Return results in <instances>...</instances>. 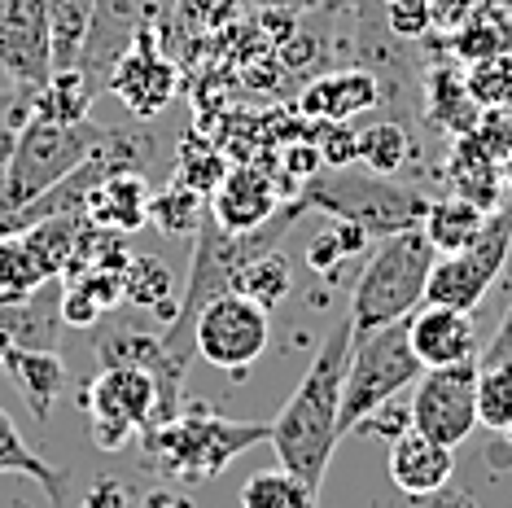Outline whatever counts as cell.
<instances>
[{"label":"cell","instance_id":"obj_1","mask_svg":"<svg viewBox=\"0 0 512 508\" xmlns=\"http://www.w3.org/2000/svg\"><path fill=\"white\" fill-rule=\"evenodd\" d=\"M351 346H355V325H351V316H342L329 329V338L320 342L316 360L307 364L298 390L276 412L272 434H267L281 469L298 473L316 495L324 491V473H329V460L337 452V443H342V434H337V408H342V381H346Z\"/></svg>","mask_w":512,"mask_h":508},{"label":"cell","instance_id":"obj_2","mask_svg":"<svg viewBox=\"0 0 512 508\" xmlns=\"http://www.w3.org/2000/svg\"><path fill=\"white\" fill-rule=\"evenodd\" d=\"M272 421H232L206 403H189L180 412L149 421L141 430V452L158 478L171 482H211L250 447L267 443Z\"/></svg>","mask_w":512,"mask_h":508},{"label":"cell","instance_id":"obj_3","mask_svg":"<svg viewBox=\"0 0 512 508\" xmlns=\"http://www.w3.org/2000/svg\"><path fill=\"white\" fill-rule=\"evenodd\" d=\"M434 259H438V250L429 246V237L421 228L381 237L351 290V311H346V316H351V325H355V338L412 316V311L425 303V285H429V272H434Z\"/></svg>","mask_w":512,"mask_h":508},{"label":"cell","instance_id":"obj_4","mask_svg":"<svg viewBox=\"0 0 512 508\" xmlns=\"http://www.w3.org/2000/svg\"><path fill=\"white\" fill-rule=\"evenodd\" d=\"M101 132L106 127L97 123H53L27 114V123L14 136V149H9L5 180H0V219L27 211L31 202H40L49 189H57L92 154Z\"/></svg>","mask_w":512,"mask_h":508},{"label":"cell","instance_id":"obj_5","mask_svg":"<svg viewBox=\"0 0 512 508\" xmlns=\"http://www.w3.org/2000/svg\"><path fill=\"white\" fill-rule=\"evenodd\" d=\"M307 202V211H324L329 219H351L368 237H390V233H407V228H421L429 198L407 184H394L390 176L377 171H346V167H329L320 176H311L298 193Z\"/></svg>","mask_w":512,"mask_h":508},{"label":"cell","instance_id":"obj_6","mask_svg":"<svg viewBox=\"0 0 512 508\" xmlns=\"http://www.w3.org/2000/svg\"><path fill=\"white\" fill-rule=\"evenodd\" d=\"M425 364L416 360L412 338H407V320H394L386 329H372L355 338L351 360H346V381H342V408H337V434H355L368 412L381 403L399 399L403 390L416 386Z\"/></svg>","mask_w":512,"mask_h":508},{"label":"cell","instance_id":"obj_7","mask_svg":"<svg viewBox=\"0 0 512 508\" xmlns=\"http://www.w3.org/2000/svg\"><path fill=\"white\" fill-rule=\"evenodd\" d=\"M508 254H512V206H499V211L486 215V228L477 233L473 246L434 259V272H429V285H425V303L473 311L499 281Z\"/></svg>","mask_w":512,"mask_h":508},{"label":"cell","instance_id":"obj_8","mask_svg":"<svg viewBox=\"0 0 512 508\" xmlns=\"http://www.w3.org/2000/svg\"><path fill=\"white\" fill-rule=\"evenodd\" d=\"M84 412L92 425V443L101 452H119L127 438L162 417L158 381L141 364H106L84 390Z\"/></svg>","mask_w":512,"mask_h":508},{"label":"cell","instance_id":"obj_9","mask_svg":"<svg viewBox=\"0 0 512 508\" xmlns=\"http://www.w3.org/2000/svg\"><path fill=\"white\" fill-rule=\"evenodd\" d=\"M267 342H272L267 307H259L254 298L232 290V285L219 290L193 320V351L219 373L241 377L267 351Z\"/></svg>","mask_w":512,"mask_h":508},{"label":"cell","instance_id":"obj_10","mask_svg":"<svg viewBox=\"0 0 512 508\" xmlns=\"http://www.w3.org/2000/svg\"><path fill=\"white\" fill-rule=\"evenodd\" d=\"M407 403H412V430L456 452L477 430V360L425 368Z\"/></svg>","mask_w":512,"mask_h":508},{"label":"cell","instance_id":"obj_11","mask_svg":"<svg viewBox=\"0 0 512 508\" xmlns=\"http://www.w3.org/2000/svg\"><path fill=\"white\" fill-rule=\"evenodd\" d=\"M0 71L22 92H36L53 75L49 0H0Z\"/></svg>","mask_w":512,"mask_h":508},{"label":"cell","instance_id":"obj_12","mask_svg":"<svg viewBox=\"0 0 512 508\" xmlns=\"http://www.w3.org/2000/svg\"><path fill=\"white\" fill-rule=\"evenodd\" d=\"M106 88L123 101L132 119H154V114H162L171 106V97H176V62H167L162 49L154 44V36L141 27L132 36V44L114 57Z\"/></svg>","mask_w":512,"mask_h":508},{"label":"cell","instance_id":"obj_13","mask_svg":"<svg viewBox=\"0 0 512 508\" xmlns=\"http://www.w3.org/2000/svg\"><path fill=\"white\" fill-rule=\"evenodd\" d=\"M289 189H281L267 171L259 167H228V176L215 184L211 202H206V211L224 233L241 237V233H254V228H263L267 219L281 211V198Z\"/></svg>","mask_w":512,"mask_h":508},{"label":"cell","instance_id":"obj_14","mask_svg":"<svg viewBox=\"0 0 512 508\" xmlns=\"http://www.w3.org/2000/svg\"><path fill=\"white\" fill-rule=\"evenodd\" d=\"M407 338H412V351H416V360H421L425 368L477 360V325H473V311L421 303V307L412 311V316H407Z\"/></svg>","mask_w":512,"mask_h":508},{"label":"cell","instance_id":"obj_15","mask_svg":"<svg viewBox=\"0 0 512 508\" xmlns=\"http://www.w3.org/2000/svg\"><path fill=\"white\" fill-rule=\"evenodd\" d=\"M386 469L407 500H434L438 491H447L451 473H456V452L425 438L421 430H403L399 438H390Z\"/></svg>","mask_w":512,"mask_h":508},{"label":"cell","instance_id":"obj_16","mask_svg":"<svg viewBox=\"0 0 512 508\" xmlns=\"http://www.w3.org/2000/svg\"><path fill=\"white\" fill-rule=\"evenodd\" d=\"M381 106V84L372 71H333L311 79L307 92H302L298 110L307 114L311 123H351L359 114Z\"/></svg>","mask_w":512,"mask_h":508},{"label":"cell","instance_id":"obj_17","mask_svg":"<svg viewBox=\"0 0 512 508\" xmlns=\"http://www.w3.org/2000/svg\"><path fill=\"white\" fill-rule=\"evenodd\" d=\"M149 198L154 193H149L141 171H114L97 189H88L79 215L97 228H110V233H136L149 224Z\"/></svg>","mask_w":512,"mask_h":508},{"label":"cell","instance_id":"obj_18","mask_svg":"<svg viewBox=\"0 0 512 508\" xmlns=\"http://www.w3.org/2000/svg\"><path fill=\"white\" fill-rule=\"evenodd\" d=\"M447 184L451 193L473 206H482V211H499V184H504V167H499V158L477 141L473 132L456 136V145H451V163H447Z\"/></svg>","mask_w":512,"mask_h":508},{"label":"cell","instance_id":"obj_19","mask_svg":"<svg viewBox=\"0 0 512 508\" xmlns=\"http://www.w3.org/2000/svg\"><path fill=\"white\" fill-rule=\"evenodd\" d=\"M0 368L14 377V386L22 390L27 408L36 412V421H49L53 403L62 399V390H66V368H62V360H57V351H40V346H9V355H5V364Z\"/></svg>","mask_w":512,"mask_h":508},{"label":"cell","instance_id":"obj_20","mask_svg":"<svg viewBox=\"0 0 512 508\" xmlns=\"http://www.w3.org/2000/svg\"><path fill=\"white\" fill-rule=\"evenodd\" d=\"M442 36H447V49L456 62L473 66V62H486V57L512 53V18L504 0H482L460 27L442 31Z\"/></svg>","mask_w":512,"mask_h":508},{"label":"cell","instance_id":"obj_21","mask_svg":"<svg viewBox=\"0 0 512 508\" xmlns=\"http://www.w3.org/2000/svg\"><path fill=\"white\" fill-rule=\"evenodd\" d=\"M425 110H429V119H434L442 132H451V136L473 132L477 119H482V106L473 101L464 75L456 71V66H447V62L434 66V71L425 75Z\"/></svg>","mask_w":512,"mask_h":508},{"label":"cell","instance_id":"obj_22","mask_svg":"<svg viewBox=\"0 0 512 508\" xmlns=\"http://www.w3.org/2000/svg\"><path fill=\"white\" fill-rule=\"evenodd\" d=\"M0 473H18V478H31L44 495H49V504H57V508L71 504V500H66V473L53 469L49 460H44L36 447L22 438V430L14 425V417H9L5 408H0Z\"/></svg>","mask_w":512,"mask_h":508},{"label":"cell","instance_id":"obj_23","mask_svg":"<svg viewBox=\"0 0 512 508\" xmlns=\"http://www.w3.org/2000/svg\"><path fill=\"white\" fill-rule=\"evenodd\" d=\"M486 215L491 211H482V206H473V202L456 198V193H447V198L425 206L421 233L429 237V246H434L438 254H456V250H464V246H473L477 241V233L486 228Z\"/></svg>","mask_w":512,"mask_h":508},{"label":"cell","instance_id":"obj_24","mask_svg":"<svg viewBox=\"0 0 512 508\" xmlns=\"http://www.w3.org/2000/svg\"><path fill=\"white\" fill-rule=\"evenodd\" d=\"M92 97H97V84L84 75V66L53 71L49 84L31 92V114L36 119H53V123H88Z\"/></svg>","mask_w":512,"mask_h":508},{"label":"cell","instance_id":"obj_25","mask_svg":"<svg viewBox=\"0 0 512 508\" xmlns=\"http://www.w3.org/2000/svg\"><path fill=\"white\" fill-rule=\"evenodd\" d=\"M92 18H97V0H49L53 22V71H71L84 62Z\"/></svg>","mask_w":512,"mask_h":508},{"label":"cell","instance_id":"obj_26","mask_svg":"<svg viewBox=\"0 0 512 508\" xmlns=\"http://www.w3.org/2000/svg\"><path fill=\"white\" fill-rule=\"evenodd\" d=\"M355 149H359V163L368 171L394 176L412 158V136H407V127L399 119H377L368 127H355Z\"/></svg>","mask_w":512,"mask_h":508},{"label":"cell","instance_id":"obj_27","mask_svg":"<svg viewBox=\"0 0 512 508\" xmlns=\"http://www.w3.org/2000/svg\"><path fill=\"white\" fill-rule=\"evenodd\" d=\"M241 508H320V495L289 469H263L246 478Z\"/></svg>","mask_w":512,"mask_h":508},{"label":"cell","instance_id":"obj_28","mask_svg":"<svg viewBox=\"0 0 512 508\" xmlns=\"http://www.w3.org/2000/svg\"><path fill=\"white\" fill-rule=\"evenodd\" d=\"M289 259H285V250H267L259 254V259H250L246 268H241L237 276H232V290H241L246 298H254L259 307H281L285 303V294H289Z\"/></svg>","mask_w":512,"mask_h":508},{"label":"cell","instance_id":"obj_29","mask_svg":"<svg viewBox=\"0 0 512 508\" xmlns=\"http://www.w3.org/2000/svg\"><path fill=\"white\" fill-rule=\"evenodd\" d=\"M202 219H206V198L180 180L149 198V224H158L167 237H189V233L197 237Z\"/></svg>","mask_w":512,"mask_h":508},{"label":"cell","instance_id":"obj_30","mask_svg":"<svg viewBox=\"0 0 512 508\" xmlns=\"http://www.w3.org/2000/svg\"><path fill=\"white\" fill-rule=\"evenodd\" d=\"M477 425L491 434H512V364L477 360Z\"/></svg>","mask_w":512,"mask_h":508},{"label":"cell","instance_id":"obj_31","mask_svg":"<svg viewBox=\"0 0 512 508\" xmlns=\"http://www.w3.org/2000/svg\"><path fill=\"white\" fill-rule=\"evenodd\" d=\"M97 355H101V368L106 364H141V368L154 373L158 355H162V338L141 333L132 325H110V329L97 333Z\"/></svg>","mask_w":512,"mask_h":508},{"label":"cell","instance_id":"obj_32","mask_svg":"<svg viewBox=\"0 0 512 508\" xmlns=\"http://www.w3.org/2000/svg\"><path fill=\"white\" fill-rule=\"evenodd\" d=\"M127 294L136 298L141 307H154L158 316H171V294H176V281H171L167 263L154 259V254H141L127 263Z\"/></svg>","mask_w":512,"mask_h":508},{"label":"cell","instance_id":"obj_33","mask_svg":"<svg viewBox=\"0 0 512 508\" xmlns=\"http://www.w3.org/2000/svg\"><path fill=\"white\" fill-rule=\"evenodd\" d=\"M464 84H469L473 101L482 110H508L512 106V53L473 62L469 75H464Z\"/></svg>","mask_w":512,"mask_h":508},{"label":"cell","instance_id":"obj_34","mask_svg":"<svg viewBox=\"0 0 512 508\" xmlns=\"http://www.w3.org/2000/svg\"><path fill=\"white\" fill-rule=\"evenodd\" d=\"M228 176V163L215 154V149H189V154H180V167H176V180L197 189L202 198H211L215 184Z\"/></svg>","mask_w":512,"mask_h":508},{"label":"cell","instance_id":"obj_35","mask_svg":"<svg viewBox=\"0 0 512 508\" xmlns=\"http://www.w3.org/2000/svg\"><path fill=\"white\" fill-rule=\"evenodd\" d=\"M386 27L394 40H425L434 31V9H429V0H390Z\"/></svg>","mask_w":512,"mask_h":508},{"label":"cell","instance_id":"obj_36","mask_svg":"<svg viewBox=\"0 0 512 508\" xmlns=\"http://www.w3.org/2000/svg\"><path fill=\"white\" fill-rule=\"evenodd\" d=\"M311 141H316L324 167H351L359 163V149H355V127L351 123H316L311 127Z\"/></svg>","mask_w":512,"mask_h":508},{"label":"cell","instance_id":"obj_37","mask_svg":"<svg viewBox=\"0 0 512 508\" xmlns=\"http://www.w3.org/2000/svg\"><path fill=\"white\" fill-rule=\"evenodd\" d=\"M27 114H31V92L0 88V180H5L9 149H14V136H18V127L27 123Z\"/></svg>","mask_w":512,"mask_h":508},{"label":"cell","instance_id":"obj_38","mask_svg":"<svg viewBox=\"0 0 512 508\" xmlns=\"http://www.w3.org/2000/svg\"><path fill=\"white\" fill-rule=\"evenodd\" d=\"M71 508H141V495L119 478H97Z\"/></svg>","mask_w":512,"mask_h":508},{"label":"cell","instance_id":"obj_39","mask_svg":"<svg viewBox=\"0 0 512 508\" xmlns=\"http://www.w3.org/2000/svg\"><path fill=\"white\" fill-rule=\"evenodd\" d=\"M403 430H412V403H399V399H390V403H381L377 412H368V417L359 421V430H355V434H381V438H399Z\"/></svg>","mask_w":512,"mask_h":508},{"label":"cell","instance_id":"obj_40","mask_svg":"<svg viewBox=\"0 0 512 508\" xmlns=\"http://www.w3.org/2000/svg\"><path fill=\"white\" fill-rule=\"evenodd\" d=\"M473 136L482 141L491 154L504 163V158L512 154V114L508 110H482V119H477Z\"/></svg>","mask_w":512,"mask_h":508},{"label":"cell","instance_id":"obj_41","mask_svg":"<svg viewBox=\"0 0 512 508\" xmlns=\"http://www.w3.org/2000/svg\"><path fill=\"white\" fill-rule=\"evenodd\" d=\"M281 167H285L289 184H307L311 176H320V171H324V158H320L316 141H294L281 154Z\"/></svg>","mask_w":512,"mask_h":508},{"label":"cell","instance_id":"obj_42","mask_svg":"<svg viewBox=\"0 0 512 508\" xmlns=\"http://www.w3.org/2000/svg\"><path fill=\"white\" fill-rule=\"evenodd\" d=\"M346 259H351V254H346V246H342V237H337L333 224L307 246V263L316 272H324V276H333V268H337V263H346Z\"/></svg>","mask_w":512,"mask_h":508},{"label":"cell","instance_id":"obj_43","mask_svg":"<svg viewBox=\"0 0 512 508\" xmlns=\"http://www.w3.org/2000/svg\"><path fill=\"white\" fill-rule=\"evenodd\" d=\"M477 5H482V0H429V9H434V31L460 27V22L469 18Z\"/></svg>","mask_w":512,"mask_h":508},{"label":"cell","instance_id":"obj_44","mask_svg":"<svg viewBox=\"0 0 512 508\" xmlns=\"http://www.w3.org/2000/svg\"><path fill=\"white\" fill-rule=\"evenodd\" d=\"M477 360H482V364H512V303H508V311H504V320H499L491 346H486Z\"/></svg>","mask_w":512,"mask_h":508},{"label":"cell","instance_id":"obj_45","mask_svg":"<svg viewBox=\"0 0 512 508\" xmlns=\"http://www.w3.org/2000/svg\"><path fill=\"white\" fill-rule=\"evenodd\" d=\"M141 508H197V504H193V495L180 487H154L141 495Z\"/></svg>","mask_w":512,"mask_h":508},{"label":"cell","instance_id":"obj_46","mask_svg":"<svg viewBox=\"0 0 512 508\" xmlns=\"http://www.w3.org/2000/svg\"><path fill=\"white\" fill-rule=\"evenodd\" d=\"M259 5H263V9H281V14L289 9V14H294V9H311L316 0H259Z\"/></svg>","mask_w":512,"mask_h":508},{"label":"cell","instance_id":"obj_47","mask_svg":"<svg viewBox=\"0 0 512 508\" xmlns=\"http://www.w3.org/2000/svg\"><path fill=\"white\" fill-rule=\"evenodd\" d=\"M504 189H508V193H512V154H508V158H504Z\"/></svg>","mask_w":512,"mask_h":508},{"label":"cell","instance_id":"obj_48","mask_svg":"<svg viewBox=\"0 0 512 508\" xmlns=\"http://www.w3.org/2000/svg\"><path fill=\"white\" fill-rule=\"evenodd\" d=\"M504 438H508V452H512V434H504Z\"/></svg>","mask_w":512,"mask_h":508},{"label":"cell","instance_id":"obj_49","mask_svg":"<svg viewBox=\"0 0 512 508\" xmlns=\"http://www.w3.org/2000/svg\"><path fill=\"white\" fill-rule=\"evenodd\" d=\"M381 5H390V0H381Z\"/></svg>","mask_w":512,"mask_h":508}]
</instances>
